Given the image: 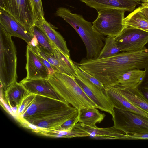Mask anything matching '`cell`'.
I'll return each mask as SVG.
<instances>
[{
	"instance_id": "obj_1",
	"label": "cell",
	"mask_w": 148,
	"mask_h": 148,
	"mask_svg": "<svg viewBox=\"0 0 148 148\" xmlns=\"http://www.w3.org/2000/svg\"><path fill=\"white\" fill-rule=\"evenodd\" d=\"M65 102L45 96L28 93L18 109L16 119L23 126L71 108Z\"/></svg>"
},
{
	"instance_id": "obj_2",
	"label": "cell",
	"mask_w": 148,
	"mask_h": 148,
	"mask_svg": "<svg viewBox=\"0 0 148 148\" xmlns=\"http://www.w3.org/2000/svg\"><path fill=\"white\" fill-rule=\"evenodd\" d=\"M56 16L63 18L78 34L86 47V58H97L104 45L105 36L96 30L92 24L85 20L82 15L72 13L66 8H58Z\"/></svg>"
},
{
	"instance_id": "obj_3",
	"label": "cell",
	"mask_w": 148,
	"mask_h": 148,
	"mask_svg": "<svg viewBox=\"0 0 148 148\" xmlns=\"http://www.w3.org/2000/svg\"><path fill=\"white\" fill-rule=\"evenodd\" d=\"M48 80L62 101L76 108H94L97 106L87 96L75 77L55 72Z\"/></svg>"
},
{
	"instance_id": "obj_4",
	"label": "cell",
	"mask_w": 148,
	"mask_h": 148,
	"mask_svg": "<svg viewBox=\"0 0 148 148\" xmlns=\"http://www.w3.org/2000/svg\"><path fill=\"white\" fill-rule=\"evenodd\" d=\"M11 37L0 24V81L4 91L17 82L16 48Z\"/></svg>"
},
{
	"instance_id": "obj_5",
	"label": "cell",
	"mask_w": 148,
	"mask_h": 148,
	"mask_svg": "<svg viewBox=\"0 0 148 148\" xmlns=\"http://www.w3.org/2000/svg\"><path fill=\"white\" fill-rule=\"evenodd\" d=\"M125 11L117 8H108L97 11V18L92 23L98 32L104 36L116 37L125 25L123 19Z\"/></svg>"
},
{
	"instance_id": "obj_6",
	"label": "cell",
	"mask_w": 148,
	"mask_h": 148,
	"mask_svg": "<svg viewBox=\"0 0 148 148\" xmlns=\"http://www.w3.org/2000/svg\"><path fill=\"white\" fill-rule=\"evenodd\" d=\"M0 9L23 25L34 37L36 17L30 0H0Z\"/></svg>"
},
{
	"instance_id": "obj_7",
	"label": "cell",
	"mask_w": 148,
	"mask_h": 148,
	"mask_svg": "<svg viewBox=\"0 0 148 148\" xmlns=\"http://www.w3.org/2000/svg\"><path fill=\"white\" fill-rule=\"evenodd\" d=\"M114 126L126 134L148 132V118L137 113L113 107Z\"/></svg>"
},
{
	"instance_id": "obj_8",
	"label": "cell",
	"mask_w": 148,
	"mask_h": 148,
	"mask_svg": "<svg viewBox=\"0 0 148 148\" xmlns=\"http://www.w3.org/2000/svg\"><path fill=\"white\" fill-rule=\"evenodd\" d=\"M115 39L121 52L141 50L145 48V45L148 43V32L125 25Z\"/></svg>"
},
{
	"instance_id": "obj_9",
	"label": "cell",
	"mask_w": 148,
	"mask_h": 148,
	"mask_svg": "<svg viewBox=\"0 0 148 148\" xmlns=\"http://www.w3.org/2000/svg\"><path fill=\"white\" fill-rule=\"evenodd\" d=\"M77 72V75L75 77V80L86 94L97 106L98 109L112 116L113 107L109 101L105 91Z\"/></svg>"
},
{
	"instance_id": "obj_10",
	"label": "cell",
	"mask_w": 148,
	"mask_h": 148,
	"mask_svg": "<svg viewBox=\"0 0 148 148\" xmlns=\"http://www.w3.org/2000/svg\"><path fill=\"white\" fill-rule=\"evenodd\" d=\"M35 26L41 30L51 42L66 56L70 57V51L66 41L61 34L55 29V27L49 23L44 16H38L35 21Z\"/></svg>"
},
{
	"instance_id": "obj_11",
	"label": "cell",
	"mask_w": 148,
	"mask_h": 148,
	"mask_svg": "<svg viewBox=\"0 0 148 148\" xmlns=\"http://www.w3.org/2000/svg\"><path fill=\"white\" fill-rule=\"evenodd\" d=\"M0 24L11 36L18 37L29 44L33 37L25 27L8 13L0 9Z\"/></svg>"
},
{
	"instance_id": "obj_12",
	"label": "cell",
	"mask_w": 148,
	"mask_h": 148,
	"mask_svg": "<svg viewBox=\"0 0 148 148\" xmlns=\"http://www.w3.org/2000/svg\"><path fill=\"white\" fill-rule=\"evenodd\" d=\"M19 83L29 93L43 95L62 101L48 79H27L25 78Z\"/></svg>"
},
{
	"instance_id": "obj_13",
	"label": "cell",
	"mask_w": 148,
	"mask_h": 148,
	"mask_svg": "<svg viewBox=\"0 0 148 148\" xmlns=\"http://www.w3.org/2000/svg\"><path fill=\"white\" fill-rule=\"evenodd\" d=\"M26 69L27 79H48L49 76L47 69L36 54L27 45L26 51Z\"/></svg>"
},
{
	"instance_id": "obj_14",
	"label": "cell",
	"mask_w": 148,
	"mask_h": 148,
	"mask_svg": "<svg viewBox=\"0 0 148 148\" xmlns=\"http://www.w3.org/2000/svg\"><path fill=\"white\" fill-rule=\"evenodd\" d=\"M78 110L73 107L68 110L45 118L31 124L38 128L36 133L40 130H53L68 119L78 115Z\"/></svg>"
},
{
	"instance_id": "obj_15",
	"label": "cell",
	"mask_w": 148,
	"mask_h": 148,
	"mask_svg": "<svg viewBox=\"0 0 148 148\" xmlns=\"http://www.w3.org/2000/svg\"><path fill=\"white\" fill-rule=\"evenodd\" d=\"M97 11L105 9H120L132 12L141 4L140 0H80Z\"/></svg>"
},
{
	"instance_id": "obj_16",
	"label": "cell",
	"mask_w": 148,
	"mask_h": 148,
	"mask_svg": "<svg viewBox=\"0 0 148 148\" xmlns=\"http://www.w3.org/2000/svg\"><path fill=\"white\" fill-rule=\"evenodd\" d=\"M105 92L113 107L137 113L148 118V113L131 102L113 86L106 88Z\"/></svg>"
},
{
	"instance_id": "obj_17",
	"label": "cell",
	"mask_w": 148,
	"mask_h": 148,
	"mask_svg": "<svg viewBox=\"0 0 148 148\" xmlns=\"http://www.w3.org/2000/svg\"><path fill=\"white\" fill-rule=\"evenodd\" d=\"M74 127L87 132L90 136L94 138L102 139H127V135L114 126L110 127L100 128L96 126H88L81 123H77Z\"/></svg>"
},
{
	"instance_id": "obj_18",
	"label": "cell",
	"mask_w": 148,
	"mask_h": 148,
	"mask_svg": "<svg viewBox=\"0 0 148 148\" xmlns=\"http://www.w3.org/2000/svg\"><path fill=\"white\" fill-rule=\"evenodd\" d=\"M4 92L5 102L11 109L15 118L23 99L29 93L22 86L17 82L11 86Z\"/></svg>"
},
{
	"instance_id": "obj_19",
	"label": "cell",
	"mask_w": 148,
	"mask_h": 148,
	"mask_svg": "<svg viewBox=\"0 0 148 148\" xmlns=\"http://www.w3.org/2000/svg\"><path fill=\"white\" fill-rule=\"evenodd\" d=\"M121 94L134 105L148 113V100L137 87L113 86Z\"/></svg>"
},
{
	"instance_id": "obj_20",
	"label": "cell",
	"mask_w": 148,
	"mask_h": 148,
	"mask_svg": "<svg viewBox=\"0 0 148 148\" xmlns=\"http://www.w3.org/2000/svg\"><path fill=\"white\" fill-rule=\"evenodd\" d=\"M97 109L84 108L78 110L79 122L87 126H96V124L102 122L105 116L104 113H101Z\"/></svg>"
},
{
	"instance_id": "obj_21",
	"label": "cell",
	"mask_w": 148,
	"mask_h": 148,
	"mask_svg": "<svg viewBox=\"0 0 148 148\" xmlns=\"http://www.w3.org/2000/svg\"><path fill=\"white\" fill-rule=\"evenodd\" d=\"M123 25L148 32V18L141 12L140 6L124 18Z\"/></svg>"
},
{
	"instance_id": "obj_22",
	"label": "cell",
	"mask_w": 148,
	"mask_h": 148,
	"mask_svg": "<svg viewBox=\"0 0 148 148\" xmlns=\"http://www.w3.org/2000/svg\"><path fill=\"white\" fill-rule=\"evenodd\" d=\"M145 71L134 69L128 71L119 76L117 84L124 87H137L143 81Z\"/></svg>"
},
{
	"instance_id": "obj_23",
	"label": "cell",
	"mask_w": 148,
	"mask_h": 148,
	"mask_svg": "<svg viewBox=\"0 0 148 148\" xmlns=\"http://www.w3.org/2000/svg\"><path fill=\"white\" fill-rule=\"evenodd\" d=\"M27 45L37 55L42 57L48 61L51 64L55 72L66 74L54 55L47 52L40 45L35 36H34L30 44Z\"/></svg>"
},
{
	"instance_id": "obj_24",
	"label": "cell",
	"mask_w": 148,
	"mask_h": 148,
	"mask_svg": "<svg viewBox=\"0 0 148 148\" xmlns=\"http://www.w3.org/2000/svg\"><path fill=\"white\" fill-rule=\"evenodd\" d=\"M53 54L66 74L74 77L77 75L75 64L70 57L66 56L55 46L53 48Z\"/></svg>"
},
{
	"instance_id": "obj_25",
	"label": "cell",
	"mask_w": 148,
	"mask_h": 148,
	"mask_svg": "<svg viewBox=\"0 0 148 148\" xmlns=\"http://www.w3.org/2000/svg\"><path fill=\"white\" fill-rule=\"evenodd\" d=\"M121 52V49L117 46L115 37L107 36L104 45L97 58L112 56Z\"/></svg>"
},
{
	"instance_id": "obj_26",
	"label": "cell",
	"mask_w": 148,
	"mask_h": 148,
	"mask_svg": "<svg viewBox=\"0 0 148 148\" xmlns=\"http://www.w3.org/2000/svg\"><path fill=\"white\" fill-rule=\"evenodd\" d=\"M33 36L36 38L39 45L49 53L53 55V48L55 45L50 41L45 34L36 26L33 27Z\"/></svg>"
},
{
	"instance_id": "obj_27",
	"label": "cell",
	"mask_w": 148,
	"mask_h": 148,
	"mask_svg": "<svg viewBox=\"0 0 148 148\" xmlns=\"http://www.w3.org/2000/svg\"><path fill=\"white\" fill-rule=\"evenodd\" d=\"M54 133H57L64 135L66 138H71L73 137H83L90 136L87 132L74 127L69 131H53Z\"/></svg>"
},
{
	"instance_id": "obj_28",
	"label": "cell",
	"mask_w": 148,
	"mask_h": 148,
	"mask_svg": "<svg viewBox=\"0 0 148 148\" xmlns=\"http://www.w3.org/2000/svg\"><path fill=\"white\" fill-rule=\"evenodd\" d=\"M78 115L68 119L54 130L51 131H69L71 130L75 124L79 122Z\"/></svg>"
},
{
	"instance_id": "obj_29",
	"label": "cell",
	"mask_w": 148,
	"mask_h": 148,
	"mask_svg": "<svg viewBox=\"0 0 148 148\" xmlns=\"http://www.w3.org/2000/svg\"><path fill=\"white\" fill-rule=\"evenodd\" d=\"M77 71L79 73L88 80L105 91V87L103 85L93 76L79 67L74 62Z\"/></svg>"
},
{
	"instance_id": "obj_30",
	"label": "cell",
	"mask_w": 148,
	"mask_h": 148,
	"mask_svg": "<svg viewBox=\"0 0 148 148\" xmlns=\"http://www.w3.org/2000/svg\"><path fill=\"white\" fill-rule=\"evenodd\" d=\"M145 70V75L138 88L148 100V68Z\"/></svg>"
},
{
	"instance_id": "obj_31",
	"label": "cell",
	"mask_w": 148,
	"mask_h": 148,
	"mask_svg": "<svg viewBox=\"0 0 148 148\" xmlns=\"http://www.w3.org/2000/svg\"><path fill=\"white\" fill-rule=\"evenodd\" d=\"M127 135V139H148V132H138Z\"/></svg>"
},
{
	"instance_id": "obj_32",
	"label": "cell",
	"mask_w": 148,
	"mask_h": 148,
	"mask_svg": "<svg viewBox=\"0 0 148 148\" xmlns=\"http://www.w3.org/2000/svg\"><path fill=\"white\" fill-rule=\"evenodd\" d=\"M36 18L38 16H44V12L41 0H33Z\"/></svg>"
},
{
	"instance_id": "obj_33",
	"label": "cell",
	"mask_w": 148,
	"mask_h": 148,
	"mask_svg": "<svg viewBox=\"0 0 148 148\" xmlns=\"http://www.w3.org/2000/svg\"><path fill=\"white\" fill-rule=\"evenodd\" d=\"M37 56L40 60L42 62L43 64L47 69L49 75H53L55 71L53 69L51 64L48 61L42 57L38 55H37Z\"/></svg>"
},
{
	"instance_id": "obj_34",
	"label": "cell",
	"mask_w": 148,
	"mask_h": 148,
	"mask_svg": "<svg viewBox=\"0 0 148 148\" xmlns=\"http://www.w3.org/2000/svg\"><path fill=\"white\" fill-rule=\"evenodd\" d=\"M140 9L142 13L148 18V6L145 3H142Z\"/></svg>"
},
{
	"instance_id": "obj_35",
	"label": "cell",
	"mask_w": 148,
	"mask_h": 148,
	"mask_svg": "<svg viewBox=\"0 0 148 148\" xmlns=\"http://www.w3.org/2000/svg\"><path fill=\"white\" fill-rule=\"evenodd\" d=\"M30 1L31 2V3L32 4V6L34 10V12H35V14H36L35 11V7H34V4L33 1V0H30Z\"/></svg>"
},
{
	"instance_id": "obj_36",
	"label": "cell",
	"mask_w": 148,
	"mask_h": 148,
	"mask_svg": "<svg viewBox=\"0 0 148 148\" xmlns=\"http://www.w3.org/2000/svg\"><path fill=\"white\" fill-rule=\"evenodd\" d=\"M143 3H148V0H140Z\"/></svg>"
},
{
	"instance_id": "obj_37",
	"label": "cell",
	"mask_w": 148,
	"mask_h": 148,
	"mask_svg": "<svg viewBox=\"0 0 148 148\" xmlns=\"http://www.w3.org/2000/svg\"><path fill=\"white\" fill-rule=\"evenodd\" d=\"M146 3L148 6V3Z\"/></svg>"
}]
</instances>
